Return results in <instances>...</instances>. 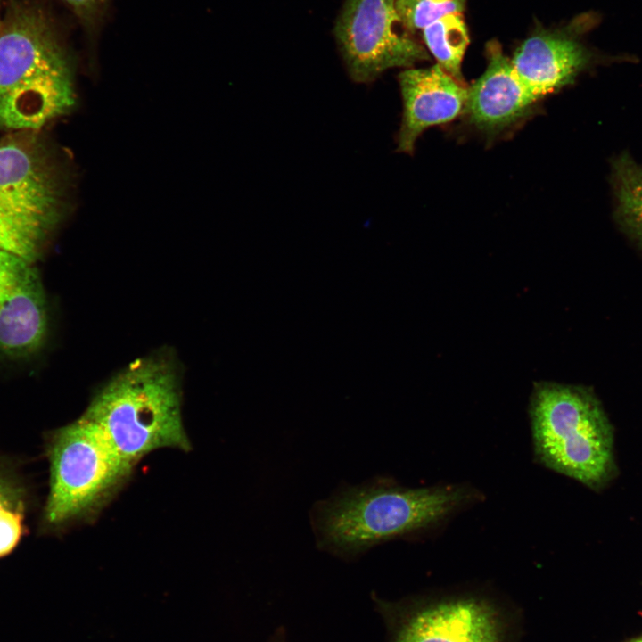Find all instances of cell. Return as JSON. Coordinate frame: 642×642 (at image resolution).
Instances as JSON below:
<instances>
[{
	"label": "cell",
	"mask_w": 642,
	"mask_h": 642,
	"mask_svg": "<svg viewBox=\"0 0 642 642\" xmlns=\"http://www.w3.org/2000/svg\"><path fill=\"white\" fill-rule=\"evenodd\" d=\"M396 0H345L334 32L346 70L356 83H371L392 68L429 60L426 49L407 33Z\"/></svg>",
	"instance_id": "7"
},
{
	"label": "cell",
	"mask_w": 642,
	"mask_h": 642,
	"mask_svg": "<svg viewBox=\"0 0 642 642\" xmlns=\"http://www.w3.org/2000/svg\"><path fill=\"white\" fill-rule=\"evenodd\" d=\"M73 12L91 44H95L107 19L111 0H62Z\"/></svg>",
	"instance_id": "17"
},
{
	"label": "cell",
	"mask_w": 642,
	"mask_h": 642,
	"mask_svg": "<svg viewBox=\"0 0 642 642\" xmlns=\"http://www.w3.org/2000/svg\"><path fill=\"white\" fill-rule=\"evenodd\" d=\"M529 413L534 456L543 466L594 490L615 477L613 429L591 390L537 383Z\"/></svg>",
	"instance_id": "4"
},
{
	"label": "cell",
	"mask_w": 642,
	"mask_h": 642,
	"mask_svg": "<svg viewBox=\"0 0 642 642\" xmlns=\"http://www.w3.org/2000/svg\"><path fill=\"white\" fill-rule=\"evenodd\" d=\"M403 116L397 150L411 154L418 136L427 128L449 122L465 111L468 87L440 66L408 68L399 75Z\"/></svg>",
	"instance_id": "9"
},
{
	"label": "cell",
	"mask_w": 642,
	"mask_h": 642,
	"mask_svg": "<svg viewBox=\"0 0 642 642\" xmlns=\"http://www.w3.org/2000/svg\"><path fill=\"white\" fill-rule=\"evenodd\" d=\"M467 0H396L401 25L410 32L424 29L444 15L462 13Z\"/></svg>",
	"instance_id": "16"
},
{
	"label": "cell",
	"mask_w": 642,
	"mask_h": 642,
	"mask_svg": "<svg viewBox=\"0 0 642 642\" xmlns=\"http://www.w3.org/2000/svg\"><path fill=\"white\" fill-rule=\"evenodd\" d=\"M44 287L33 263L0 249V359L36 357L49 333Z\"/></svg>",
	"instance_id": "8"
},
{
	"label": "cell",
	"mask_w": 642,
	"mask_h": 642,
	"mask_svg": "<svg viewBox=\"0 0 642 642\" xmlns=\"http://www.w3.org/2000/svg\"><path fill=\"white\" fill-rule=\"evenodd\" d=\"M423 40L437 60V64L457 81L465 85L461 65L470 40L462 13L444 15L425 27Z\"/></svg>",
	"instance_id": "14"
},
{
	"label": "cell",
	"mask_w": 642,
	"mask_h": 642,
	"mask_svg": "<svg viewBox=\"0 0 642 642\" xmlns=\"http://www.w3.org/2000/svg\"><path fill=\"white\" fill-rule=\"evenodd\" d=\"M630 642H642V637L639 638L634 639L632 641H630Z\"/></svg>",
	"instance_id": "19"
},
{
	"label": "cell",
	"mask_w": 642,
	"mask_h": 642,
	"mask_svg": "<svg viewBox=\"0 0 642 642\" xmlns=\"http://www.w3.org/2000/svg\"><path fill=\"white\" fill-rule=\"evenodd\" d=\"M38 131L0 140V249L35 263L63 219L68 185Z\"/></svg>",
	"instance_id": "5"
},
{
	"label": "cell",
	"mask_w": 642,
	"mask_h": 642,
	"mask_svg": "<svg viewBox=\"0 0 642 642\" xmlns=\"http://www.w3.org/2000/svg\"><path fill=\"white\" fill-rule=\"evenodd\" d=\"M396 642H500L498 621L482 601H447L416 614Z\"/></svg>",
	"instance_id": "12"
},
{
	"label": "cell",
	"mask_w": 642,
	"mask_h": 642,
	"mask_svg": "<svg viewBox=\"0 0 642 642\" xmlns=\"http://www.w3.org/2000/svg\"><path fill=\"white\" fill-rule=\"evenodd\" d=\"M28 494L12 465L0 458V557L9 555L23 533Z\"/></svg>",
	"instance_id": "15"
},
{
	"label": "cell",
	"mask_w": 642,
	"mask_h": 642,
	"mask_svg": "<svg viewBox=\"0 0 642 642\" xmlns=\"http://www.w3.org/2000/svg\"><path fill=\"white\" fill-rule=\"evenodd\" d=\"M592 60V53L572 37L542 30L523 41L511 62L521 82L539 100L572 84Z\"/></svg>",
	"instance_id": "11"
},
{
	"label": "cell",
	"mask_w": 642,
	"mask_h": 642,
	"mask_svg": "<svg viewBox=\"0 0 642 642\" xmlns=\"http://www.w3.org/2000/svg\"><path fill=\"white\" fill-rule=\"evenodd\" d=\"M47 454L50 490L44 521L51 528L97 513L134 468L103 431L83 415L52 433Z\"/></svg>",
	"instance_id": "6"
},
{
	"label": "cell",
	"mask_w": 642,
	"mask_h": 642,
	"mask_svg": "<svg viewBox=\"0 0 642 642\" xmlns=\"http://www.w3.org/2000/svg\"><path fill=\"white\" fill-rule=\"evenodd\" d=\"M610 168L615 221L642 248V163L623 151L611 159Z\"/></svg>",
	"instance_id": "13"
},
{
	"label": "cell",
	"mask_w": 642,
	"mask_h": 642,
	"mask_svg": "<svg viewBox=\"0 0 642 642\" xmlns=\"http://www.w3.org/2000/svg\"><path fill=\"white\" fill-rule=\"evenodd\" d=\"M487 56L485 72L468 88L464 112L480 130L496 133L523 118L539 100L521 82L497 42L487 45Z\"/></svg>",
	"instance_id": "10"
},
{
	"label": "cell",
	"mask_w": 642,
	"mask_h": 642,
	"mask_svg": "<svg viewBox=\"0 0 642 642\" xmlns=\"http://www.w3.org/2000/svg\"><path fill=\"white\" fill-rule=\"evenodd\" d=\"M77 103L75 65L35 0H9L0 25V128L38 131Z\"/></svg>",
	"instance_id": "1"
},
{
	"label": "cell",
	"mask_w": 642,
	"mask_h": 642,
	"mask_svg": "<svg viewBox=\"0 0 642 642\" xmlns=\"http://www.w3.org/2000/svg\"><path fill=\"white\" fill-rule=\"evenodd\" d=\"M476 499L469 486L411 489L382 480L346 487L320 502L312 523L321 548L350 556L434 528Z\"/></svg>",
	"instance_id": "2"
},
{
	"label": "cell",
	"mask_w": 642,
	"mask_h": 642,
	"mask_svg": "<svg viewBox=\"0 0 642 642\" xmlns=\"http://www.w3.org/2000/svg\"><path fill=\"white\" fill-rule=\"evenodd\" d=\"M2 17H3V13H2V0H0V25H1V21H2Z\"/></svg>",
	"instance_id": "18"
},
{
	"label": "cell",
	"mask_w": 642,
	"mask_h": 642,
	"mask_svg": "<svg viewBox=\"0 0 642 642\" xmlns=\"http://www.w3.org/2000/svg\"><path fill=\"white\" fill-rule=\"evenodd\" d=\"M181 386L171 358H139L92 399L86 417L106 434L133 467L163 448L192 449L181 414Z\"/></svg>",
	"instance_id": "3"
}]
</instances>
